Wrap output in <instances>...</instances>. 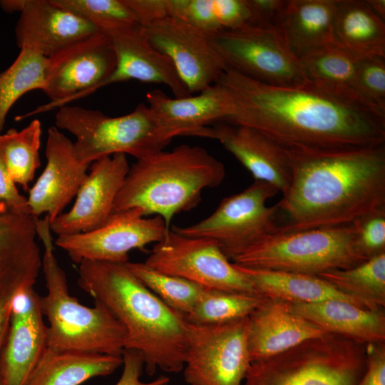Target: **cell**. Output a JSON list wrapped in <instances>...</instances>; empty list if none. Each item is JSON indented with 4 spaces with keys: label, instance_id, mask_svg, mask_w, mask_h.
I'll list each match as a JSON object with an SVG mask.
<instances>
[{
    "label": "cell",
    "instance_id": "obj_1",
    "mask_svg": "<svg viewBox=\"0 0 385 385\" xmlns=\"http://www.w3.org/2000/svg\"><path fill=\"white\" fill-rule=\"evenodd\" d=\"M215 83L230 95L224 121L255 128L287 148L384 145L385 113L316 86H277L228 68Z\"/></svg>",
    "mask_w": 385,
    "mask_h": 385
},
{
    "label": "cell",
    "instance_id": "obj_2",
    "mask_svg": "<svg viewBox=\"0 0 385 385\" xmlns=\"http://www.w3.org/2000/svg\"><path fill=\"white\" fill-rule=\"evenodd\" d=\"M287 153L291 183L276 205L289 221L277 230L346 225L385 209L384 145Z\"/></svg>",
    "mask_w": 385,
    "mask_h": 385
},
{
    "label": "cell",
    "instance_id": "obj_3",
    "mask_svg": "<svg viewBox=\"0 0 385 385\" xmlns=\"http://www.w3.org/2000/svg\"><path fill=\"white\" fill-rule=\"evenodd\" d=\"M78 285L108 309L126 332L125 349L140 352L146 373L184 368L188 322L147 288L125 263L84 260Z\"/></svg>",
    "mask_w": 385,
    "mask_h": 385
},
{
    "label": "cell",
    "instance_id": "obj_4",
    "mask_svg": "<svg viewBox=\"0 0 385 385\" xmlns=\"http://www.w3.org/2000/svg\"><path fill=\"white\" fill-rule=\"evenodd\" d=\"M225 176L222 162L205 148L180 145L136 160L114 202L113 213L139 209L154 215L170 229L173 217L196 207L204 189L215 188Z\"/></svg>",
    "mask_w": 385,
    "mask_h": 385
},
{
    "label": "cell",
    "instance_id": "obj_5",
    "mask_svg": "<svg viewBox=\"0 0 385 385\" xmlns=\"http://www.w3.org/2000/svg\"><path fill=\"white\" fill-rule=\"evenodd\" d=\"M36 229L44 247L42 267L47 294L40 297V306L49 322L48 348L122 356L126 337L123 324L103 305L95 302V307H88L69 294L46 216L36 218Z\"/></svg>",
    "mask_w": 385,
    "mask_h": 385
},
{
    "label": "cell",
    "instance_id": "obj_6",
    "mask_svg": "<svg viewBox=\"0 0 385 385\" xmlns=\"http://www.w3.org/2000/svg\"><path fill=\"white\" fill-rule=\"evenodd\" d=\"M56 127L75 138L78 160L90 165L116 153L129 154L136 160L163 150L180 133L165 125L144 103L130 113L111 117L97 110L64 106L55 115Z\"/></svg>",
    "mask_w": 385,
    "mask_h": 385
},
{
    "label": "cell",
    "instance_id": "obj_7",
    "mask_svg": "<svg viewBox=\"0 0 385 385\" xmlns=\"http://www.w3.org/2000/svg\"><path fill=\"white\" fill-rule=\"evenodd\" d=\"M368 260L356 242L353 223L298 231L277 230L235 257L245 267L319 275Z\"/></svg>",
    "mask_w": 385,
    "mask_h": 385
},
{
    "label": "cell",
    "instance_id": "obj_8",
    "mask_svg": "<svg viewBox=\"0 0 385 385\" xmlns=\"http://www.w3.org/2000/svg\"><path fill=\"white\" fill-rule=\"evenodd\" d=\"M365 347L328 333L252 361L245 385H358L366 369Z\"/></svg>",
    "mask_w": 385,
    "mask_h": 385
},
{
    "label": "cell",
    "instance_id": "obj_9",
    "mask_svg": "<svg viewBox=\"0 0 385 385\" xmlns=\"http://www.w3.org/2000/svg\"><path fill=\"white\" fill-rule=\"evenodd\" d=\"M206 35L227 67L247 78L277 86L309 81L277 27L247 25Z\"/></svg>",
    "mask_w": 385,
    "mask_h": 385
},
{
    "label": "cell",
    "instance_id": "obj_10",
    "mask_svg": "<svg viewBox=\"0 0 385 385\" xmlns=\"http://www.w3.org/2000/svg\"><path fill=\"white\" fill-rule=\"evenodd\" d=\"M273 185L255 180L242 192L225 197L207 217L191 225L173 227L184 236L215 241L229 260L251 247L278 228L277 205L266 202L278 193Z\"/></svg>",
    "mask_w": 385,
    "mask_h": 385
},
{
    "label": "cell",
    "instance_id": "obj_11",
    "mask_svg": "<svg viewBox=\"0 0 385 385\" xmlns=\"http://www.w3.org/2000/svg\"><path fill=\"white\" fill-rule=\"evenodd\" d=\"M143 263L205 289L260 294L252 279L210 239L184 236L170 229Z\"/></svg>",
    "mask_w": 385,
    "mask_h": 385
},
{
    "label": "cell",
    "instance_id": "obj_12",
    "mask_svg": "<svg viewBox=\"0 0 385 385\" xmlns=\"http://www.w3.org/2000/svg\"><path fill=\"white\" fill-rule=\"evenodd\" d=\"M116 66V57L106 36L95 32L47 58L45 86L50 101L16 117L20 120L61 108L103 87Z\"/></svg>",
    "mask_w": 385,
    "mask_h": 385
},
{
    "label": "cell",
    "instance_id": "obj_13",
    "mask_svg": "<svg viewBox=\"0 0 385 385\" xmlns=\"http://www.w3.org/2000/svg\"><path fill=\"white\" fill-rule=\"evenodd\" d=\"M248 326L249 317L213 324L188 322L185 382L240 385L251 363Z\"/></svg>",
    "mask_w": 385,
    "mask_h": 385
},
{
    "label": "cell",
    "instance_id": "obj_14",
    "mask_svg": "<svg viewBox=\"0 0 385 385\" xmlns=\"http://www.w3.org/2000/svg\"><path fill=\"white\" fill-rule=\"evenodd\" d=\"M170 230L160 216L147 218L134 208L112 214L105 225L92 231L59 235L55 245L76 264L84 260L125 263L130 251L158 242Z\"/></svg>",
    "mask_w": 385,
    "mask_h": 385
},
{
    "label": "cell",
    "instance_id": "obj_15",
    "mask_svg": "<svg viewBox=\"0 0 385 385\" xmlns=\"http://www.w3.org/2000/svg\"><path fill=\"white\" fill-rule=\"evenodd\" d=\"M36 236L35 217L14 213L0 202V359L14 298L22 288L34 285L42 266Z\"/></svg>",
    "mask_w": 385,
    "mask_h": 385
},
{
    "label": "cell",
    "instance_id": "obj_16",
    "mask_svg": "<svg viewBox=\"0 0 385 385\" xmlns=\"http://www.w3.org/2000/svg\"><path fill=\"white\" fill-rule=\"evenodd\" d=\"M140 27L150 43L170 59L191 95L215 84L227 69L207 35L180 19L168 16Z\"/></svg>",
    "mask_w": 385,
    "mask_h": 385
},
{
    "label": "cell",
    "instance_id": "obj_17",
    "mask_svg": "<svg viewBox=\"0 0 385 385\" xmlns=\"http://www.w3.org/2000/svg\"><path fill=\"white\" fill-rule=\"evenodd\" d=\"M130 165L124 153L92 163L72 208L49 222L51 232L68 235L92 231L105 225L113 213L116 196Z\"/></svg>",
    "mask_w": 385,
    "mask_h": 385
},
{
    "label": "cell",
    "instance_id": "obj_18",
    "mask_svg": "<svg viewBox=\"0 0 385 385\" xmlns=\"http://www.w3.org/2000/svg\"><path fill=\"white\" fill-rule=\"evenodd\" d=\"M34 286L15 295L8 337L0 359L4 385H26L48 347V327Z\"/></svg>",
    "mask_w": 385,
    "mask_h": 385
},
{
    "label": "cell",
    "instance_id": "obj_19",
    "mask_svg": "<svg viewBox=\"0 0 385 385\" xmlns=\"http://www.w3.org/2000/svg\"><path fill=\"white\" fill-rule=\"evenodd\" d=\"M46 167L27 197L31 215L51 222L63 213L86 180L88 165L81 163L73 143L56 126L47 130Z\"/></svg>",
    "mask_w": 385,
    "mask_h": 385
},
{
    "label": "cell",
    "instance_id": "obj_20",
    "mask_svg": "<svg viewBox=\"0 0 385 385\" xmlns=\"http://www.w3.org/2000/svg\"><path fill=\"white\" fill-rule=\"evenodd\" d=\"M101 32L108 38L116 57L115 71L103 87L138 80L165 85L175 98L191 96L170 59L150 43L139 24Z\"/></svg>",
    "mask_w": 385,
    "mask_h": 385
},
{
    "label": "cell",
    "instance_id": "obj_21",
    "mask_svg": "<svg viewBox=\"0 0 385 385\" xmlns=\"http://www.w3.org/2000/svg\"><path fill=\"white\" fill-rule=\"evenodd\" d=\"M98 31L53 0H26L15 28L20 49H29L46 58Z\"/></svg>",
    "mask_w": 385,
    "mask_h": 385
},
{
    "label": "cell",
    "instance_id": "obj_22",
    "mask_svg": "<svg viewBox=\"0 0 385 385\" xmlns=\"http://www.w3.org/2000/svg\"><path fill=\"white\" fill-rule=\"evenodd\" d=\"M326 334L296 314L291 303L265 297L249 316L247 343L251 362L275 356Z\"/></svg>",
    "mask_w": 385,
    "mask_h": 385
},
{
    "label": "cell",
    "instance_id": "obj_23",
    "mask_svg": "<svg viewBox=\"0 0 385 385\" xmlns=\"http://www.w3.org/2000/svg\"><path fill=\"white\" fill-rule=\"evenodd\" d=\"M212 128L214 139L233 155L255 180L266 182L282 195L286 193L292 179L286 148L250 127L222 123Z\"/></svg>",
    "mask_w": 385,
    "mask_h": 385
},
{
    "label": "cell",
    "instance_id": "obj_24",
    "mask_svg": "<svg viewBox=\"0 0 385 385\" xmlns=\"http://www.w3.org/2000/svg\"><path fill=\"white\" fill-rule=\"evenodd\" d=\"M148 106L166 125L182 135H195L214 139V121H224L232 113V102L228 93L219 84L185 98H170L160 90L146 93Z\"/></svg>",
    "mask_w": 385,
    "mask_h": 385
},
{
    "label": "cell",
    "instance_id": "obj_25",
    "mask_svg": "<svg viewBox=\"0 0 385 385\" xmlns=\"http://www.w3.org/2000/svg\"><path fill=\"white\" fill-rule=\"evenodd\" d=\"M292 307L327 333L362 344L384 343L385 315L381 309H369L339 299L292 304Z\"/></svg>",
    "mask_w": 385,
    "mask_h": 385
},
{
    "label": "cell",
    "instance_id": "obj_26",
    "mask_svg": "<svg viewBox=\"0 0 385 385\" xmlns=\"http://www.w3.org/2000/svg\"><path fill=\"white\" fill-rule=\"evenodd\" d=\"M338 3L339 0H287L278 28L298 58L334 44L332 28Z\"/></svg>",
    "mask_w": 385,
    "mask_h": 385
},
{
    "label": "cell",
    "instance_id": "obj_27",
    "mask_svg": "<svg viewBox=\"0 0 385 385\" xmlns=\"http://www.w3.org/2000/svg\"><path fill=\"white\" fill-rule=\"evenodd\" d=\"M332 37L334 44L356 58H385V21L365 0H339Z\"/></svg>",
    "mask_w": 385,
    "mask_h": 385
},
{
    "label": "cell",
    "instance_id": "obj_28",
    "mask_svg": "<svg viewBox=\"0 0 385 385\" xmlns=\"http://www.w3.org/2000/svg\"><path fill=\"white\" fill-rule=\"evenodd\" d=\"M122 364V356L47 347L26 385H80L109 375Z\"/></svg>",
    "mask_w": 385,
    "mask_h": 385
},
{
    "label": "cell",
    "instance_id": "obj_29",
    "mask_svg": "<svg viewBox=\"0 0 385 385\" xmlns=\"http://www.w3.org/2000/svg\"><path fill=\"white\" fill-rule=\"evenodd\" d=\"M236 266L252 279L257 292L267 298L291 304L339 299L367 309L360 301L341 292L317 275Z\"/></svg>",
    "mask_w": 385,
    "mask_h": 385
},
{
    "label": "cell",
    "instance_id": "obj_30",
    "mask_svg": "<svg viewBox=\"0 0 385 385\" xmlns=\"http://www.w3.org/2000/svg\"><path fill=\"white\" fill-rule=\"evenodd\" d=\"M299 59L307 79L312 83L379 111L369 105L359 92L358 58L335 44H331L312 51Z\"/></svg>",
    "mask_w": 385,
    "mask_h": 385
},
{
    "label": "cell",
    "instance_id": "obj_31",
    "mask_svg": "<svg viewBox=\"0 0 385 385\" xmlns=\"http://www.w3.org/2000/svg\"><path fill=\"white\" fill-rule=\"evenodd\" d=\"M317 276L356 298L369 309L379 310L385 306V252L355 267Z\"/></svg>",
    "mask_w": 385,
    "mask_h": 385
},
{
    "label": "cell",
    "instance_id": "obj_32",
    "mask_svg": "<svg viewBox=\"0 0 385 385\" xmlns=\"http://www.w3.org/2000/svg\"><path fill=\"white\" fill-rule=\"evenodd\" d=\"M41 124L38 119L19 131L11 128L0 134V147L6 168L14 182L24 190H29V184L41 165Z\"/></svg>",
    "mask_w": 385,
    "mask_h": 385
},
{
    "label": "cell",
    "instance_id": "obj_33",
    "mask_svg": "<svg viewBox=\"0 0 385 385\" xmlns=\"http://www.w3.org/2000/svg\"><path fill=\"white\" fill-rule=\"evenodd\" d=\"M47 58L20 49L13 63L0 73V134L11 108L26 93L45 86Z\"/></svg>",
    "mask_w": 385,
    "mask_h": 385
},
{
    "label": "cell",
    "instance_id": "obj_34",
    "mask_svg": "<svg viewBox=\"0 0 385 385\" xmlns=\"http://www.w3.org/2000/svg\"><path fill=\"white\" fill-rule=\"evenodd\" d=\"M265 298L260 294L204 289L185 319L199 324L227 322L249 317Z\"/></svg>",
    "mask_w": 385,
    "mask_h": 385
},
{
    "label": "cell",
    "instance_id": "obj_35",
    "mask_svg": "<svg viewBox=\"0 0 385 385\" xmlns=\"http://www.w3.org/2000/svg\"><path fill=\"white\" fill-rule=\"evenodd\" d=\"M125 265L147 288L185 318L205 289L183 278L153 270L143 262L128 261Z\"/></svg>",
    "mask_w": 385,
    "mask_h": 385
},
{
    "label": "cell",
    "instance_id": "obj_36",
    "mask_svg": "<svg viewBox=\"0 0 385 385\" xmlns=\"http://www.w3.org/2000/svg\"><path fill=\"white\" fill-rule=\"evenodd\" d=\"M54 3L85 19L100 31L139 24L124 0H53Z\"/></svg>",
    "mask_w": 385,
    "mask_h": 385
},
{
    "label": "cell",
    "instance_id": "obj_37",
    "mask_svg": "<svg viewBox=\"0 0 385 385\" xmlns=\"http://www.w3.org/2000/svg\"><path fill=\"white\" fill-rule=\"evenodd\" d=\"M357 83L364 99L385 113V58H358Z\"/></svg>",
    "mask_w": 385,
    "mask_h": 385
},
{
    "label": "cell",
    "instance_id": "obj_38",
    "mask_svg": "<svg viewBox=\"0 0 385 385\" xmlns=\"http://www.w3.org/2000/svg\"><path fill=\"white\" fill-rule=\"evenodd\" d=\"M168 16L211 34L221 31L213 0H167Z\"/></svg>",
    "mask_w": 385,
    "mask_h": 385
},
{
    "label": "cell",
    "instance_id": "obj_39",
    "mask_svg": "<svg viewBox=\"0 0 385 385\" xmlns=\"http://www.w3.org/2000/svg\"><path fill=\"white\" fill-rule=\"evenodd\" d=\"M352 223L356 245L366 258L385 252V209L369 213Z\"/></svg>",
    "mask_w": 385,
    "mask_h": 385
},
{
    "label": "cell",
    "instance_id": "obj_40",
    "mask_svg": "<svg viewBox=\"0 0 385 385\" xmlns=\"http://www.w3.org/2000/svg\"><path fill=\"white\" fill-rule=\"evenodd\" d=\"M0 202L16 214L31 215L27 197L21 195L5 164L0 147Z\"/></svg>",
    "mask_w": 385,
    "mask_h": 385
},
{
    "label": "cell",
    "instance_id": "obj_41",
    "mask_svg": "<svg viewBox=\"0 0 385 385\" xmlns=\"http://www.w3.org/2000/svg\"><path fill=\"white\" fill-rule=\"evenodd\" d=\"M123 369L122 374L115 385H167L170 379L161 376L150 382H143L140 376L144 368L142 354L136 350L125 349L123 355Z\"/></svg>",
    "mask_w": 385,
    "mask_h": 385
},
{
    "label": "cell",
    "instance_id": "obj_42",
    "mask_svg": "<svg viewBox=\"0 0 385 385\" xmlns=\"http://www.w3.org/2000/svg\"><path fill=\"white\" fill-rule=\"evenodd\" d=\"M366 347V369L358 385H385L384 343H370Z\"/></svg>",
    "mask_w": 385,
    "mask_h": 385
},
{
    "label": "cell",
    "instance_id": "obj_43",
    "mask_svg": "<svg viewBox=\"0 0 385 385\" xmlns=\"http://www.w3.org/2000/svg\"><path fill=\"white\" fill-rule=\"evenodd\" d=\"M255 26L277 27L282 19L287 0H248Z\"/></svg>",
    "mask_w": 385,
    "mask_h": 385
},
{
    "label": "cell",
    "instance_id": "obj_44",
    "mask_svg": "<svg viewBox=\"0 0 385 385\" xmlns=\"http://www.w3.org/2000/svg\"><path fill=\"white\" fill-rule=\"evenodd\" d=\"M143 26L168 16L167 0H124Z\"/></svg>",
    "mask_w": 385,
    "mask_h": 385
},
{
    "label": "cell",
    "instance_id": "obj_45",
    "mask_svg": "<svg viewBox=\"0 0 385 385\" xmlns=\"http://www.w3.org/2000/svg\"><path fill=\"white\" fill-rule=\"evenodd\" d=\"M26 0H2L0 1L1 8L7 13L21 11Z\"/></svg>",
    "mask_w": 385,
    "mask_h": 385
},
{
    "label": "cell",
    "instance_id": "obj_46",
    "mask_svg": "<svg viewBox=\"0 0 385 385\" xmlns=\"http://www.w3.org/2000/svg\"><path fill=\"white\" fill-rule=\"evenodd\" d=\"M371 10L385 21V0H365Z\"/></svg>",
    "mask_w": 385,
    "mask_h": 385
},
{
    "label": "cell",
    "instance_id": "obj_47",
    "mask_svg": "<svg viewBox=\"0 0 385 385\" xmlns=\"http://www.w3.org/2000/svg\"><path fill=\"white\" fill-rule=\"evenodd\" d=\"M0 385H4L3 381H2V379H1V376H0Z\"/></svg>",
    "mask_w": 385,
    "mask_h": 385
}]
</instances>
